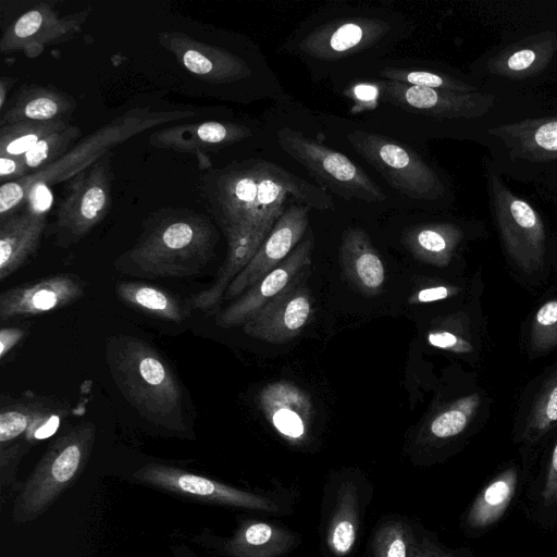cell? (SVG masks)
<instances>
[{
  "instance_id": "obj_6",
  "label": "cell",
  "mask_w": 557,
  "mask_h": 557,
  "mask_svg": "<svg viewBox=\"0 0 557 557\" xmlns=\"http://www.w3.org/2000/svg\"><path fill=\"white\" fill-rule=\"evenodd\" d=\"M96 437L91 422L75 425L50 444L16 494L12 520L28 523L40 517L83 471Z\"/></svg>"
},
{
  "instance_id": "obj_24",
  "label": "cell",
  "mask_w": 557,
  "mask_h": 557,
  "mask_svg": "<svg viewBox=\"0 0 557 557\" xmlns=\"http://www.w3.org/2000/svg\"><path fill=\"white\" fill-rule=\"evenodd\" d=\"M339 260L347 280L367 296L379 295L385 283V269L369 235L359 227L347 228L342 236Z\"/></svg>"
},
{
  "instance_id": "obj_19",
  "label": "cell",
  "mask_w": 557,
  "mask_h": 557,
  "mask_svg": "<svg viewBox=\"0 0 557 557\" xmlns=\"http://www.w3.org/2000/svg\"><path fill=\"white\" fill-rule=\"evenodd\" d=\"M85 282L69 273L24 283L2 292L0 318L8 321L63 308L84 295Z\"/></svg>"
},
{
  "instance_id": "obj_12",
  "label": "cell",
  "mask_w": 557,
  "mask_h": 557,
  "mask_svg": "<svg viewBox=\"0 0 557 557\" xmlns=\"http://www.w3.org/2000/svg\"><path fill=\"white\" fill-rule=\"evenodd\" d=\"M372 497V483L361 474H336L324 484L319 525L321 557L351 554Z\"/></svg>"
},
{
  "instance_id": "obj_4",
  "label": "cell",
  "mask_w": 557,
  "mask_h": 557,
  "mask_svg": "<svg viewBox=\"0 0 557 557\" xmlns=\"http://www.w3.org/2000/svg\"><path fill=\"white\" fill-rule=\"evenodd\" d=\"M193 115L194 111H151L150 108L138 107L127 111L90 134L53 164L3 183L0 187V220L13 214L27 200L33 188L69 181L107 154L109 148L156 125Z\"/></svg>"
},
{
  "instance_id": "obj_9",
  "label": "cell",
  "mask_w": 557,
  "mask_h": 557,
  "mask_svg": "<svg viewBox=\"0 0 557 557\" xmlns=\"http://www.w3.org/2000/svg\"><path fill=\"white\" fill-rule=\"evenodd\" d=\"M352 148L398 193L418 200L438 201L451 195L443 177L411 148L375 133L347 135Z\"/></svg>"
},
{
  "instance_id": "obj_17",
  "label": "cell",
  "mask_w": 557,
  "mask_h": 557,
  "mask_svg": "<svg viewBox=\"0 0 557 557\" xmlns=\"http://www.w3.org/2000/svg\"><path fill=\"white\" fill-rule=\"evenodd\" d=\"M313 236L310 234L273 270L262 276L242 296L216 315L225 329L244 325L267 304L286 289L311 264Z\"/></svg>"
},
{
  "instance_id": "obj_1",
  "label": "cell",
  "mask_w": 557,
  "mask_h": 557,
  "mask_svg": "<svg viewBox=\"0 0 557 557\" xmlns=\"http://www.w3.org/2000/svg\"><path fill=\"white\" fill-rule=\"evenodd\" d=\"M210 210L227 239L226 258L209 292L222 297L263 244L290 197L319 210L333 208L322 188L280 165L259 159L234 161L201 178Z\"/></svg>"
},
{
  "instance_id": "obj_28",
  "label": "cell",
  "mask_w": 557,
  "mask_h": 557,
  "mask_svg": "<svg viewBox=\"0 0 557 557\" xmlns=\"http://www.w3.org/2000/svg\"><path fill=\"white\" fill-rule=\"evenodd\" d=\"M518 483V473L509 468L493 478L475 497L466 516V525L473 531L496 523L511 503Z\"/></svg>"
},
{
  "instance_id": "obj_43",
  "label": "cell",
  "mask_w": 557,
  "mask_h": 557,
  "mask_svg": "<svg viewBox=\"0 0 557 557\" xmlns=\"http://www.w3.org/2000/svg\"><path fill=\"white\" fill-rule=\"evenodd\" d=\"M30 174L23 157H0L1 183L20 180Z\"/></svg>"
},
{
  "instance_id": "obj_40",
  "label": "cell",
  "mask_w": 557,
  "mask_h": 557,
  "mask_svg": "<svg viewBox=\"0 0 557 557\" xmlns=\"http://www.w3.org/2000/svg\"><path fill=\"white\" fill-rule=\"evenodd\" d=\"M430 345L451 352H470L471 344L448 331H432L428 335Z\"/></svg>"
},
{
  "instance_id": "obj_46",
  "label": "cell",
  "mask_w": 557,
  "mask_h": 557,
  "mask_svg": "<svg viewBox=\"0 0 557 557\" xmlns=\"http://www.w3.org/2000/svg\"><path fill=\"white\" fill-rule=\"evenodd\" d=\"M24 335L25 331L22 329L3 327L0 331V358L3 359Z\"/></svg>"
},
{
  "instance_id": "obj_27",
  "label": "cell",
  "mask_w": 557,
  "mask_h": 557,
  "mask_svg": "<svg viewBox=\"0 0 557 557\" xmlns=\"http://www.w3.org/2000/svg\"><path fill=\"white\" fill-rule=\"evenodd\" d=\"M465 236V227L457 222H429L409 227L403 235V244L417 260L444 268Z\"/></svg>"
},
{
  "instance_id": "obj_22",
  "label": "cell",
  "mask_w": 557,
  "mask_h": 557,
  "mask_svg": "<svg viewBox=\"0 0 557 557\" xmlns=\"http://www.w3.org/2000/svg\"><path fill=\"white\" fill-rule=\"evenodd\" d=\"M251 136V131L231 122L206 121L180 124L154 132L149 144L158 149L195 153L208 161L207 152L240 141Z\"/></svg>"
},
{
  "instance_id": "obj_18",
  "label": "cell",
  "mask_w": 557,
  "mask_h": 557,
  "mask_svg": "<svg viewBox=\"0 0 557 557\" xmlns=\"http://www.w3.org/2000/svg\"><path fill=\"white\" fill-rule=\"evenodd\" d=\"M159 44L199 79L211 84L233 83L251 75L247 62L236 54L194 39L182 32H161Z\"/></svg>"
},
{
  "instance_id": "obj_45",
  "label": "cell",
  "mask_w": 557,
  "mask_h": 557,
  "mask_svg": "<svg viewBox=\"0 0 557 557\" xmlns=\"http://www.w3.org/2000/svg\"><path fill=\"white\" fill-rule=\"evenodd\" d=\"M457 288L451 286H433L419 290L409 298L410 304L431 302L446 299L457 294Z\"/></svg>"
},
{
  "instance_id": "obj_36",
  "label": "cell",
  "mask_w": 557,
  "mask_h": 557,
  "mask_svg": "<svg viewBox=\"0 0 557 557\" xmlns=\"http://www.w3.org/2000/svg\"><path fill=\"white\" fill-rule=\"evenodd\" d=\"M79 136V127L69 125L65 129L54 132L39 140L23 156V159L29 170L45 169L66 154L70 145Z\"/></svg>"
},
{
  "instance_id": "obj_41",
  "label": "cell",
  "mask_w": 557,
  "mask_h": 557,
  "mask_svg": "<svg viewBox=\"0 0 557 557\" xmlns=\"http://www.w3.org/2000/svg\"><path fill=\"white\" fill-rule=\"evenodd\" d=\"M347 95L357 104V111L372 109L377 104L381 87L379 84L360 83L352 86Z\"/></svg>"
},
{
  "instance_id": "obj_31",
  "label": "cell",
  "mask_w": 557,
  "mask_h": 557,
  "mask_svg": "<svg viewBox=\"0 0 557 557\" xmlns=\"http://www.w3.org/2000/svg\"><path fill=\"white\" fill-rule=\"evenodd\" d=\"M60 418L52 412L27 406L9 407L0 413V443L4 444L26 434L28 441L50 436L59 425Z\"/></svg>"
},
{
  "instance_id": "obj_42",
  "label": "cell",
  "mask_w": 557,
  "mask_h": 557,
  "mask_svg": "<svg viewBox=\"0 0 557 557\" xmlns=\"http://www.w3.org/2000/svg\"><path fill=\"white\" fill-rule=\"evenodd\" d=\"M532 186L542 198L557 203V161L548 166Z\"/></svg>"
},
{
  "instance_id": "obj_23",
  "label": "cell",
  "mask_w": 557,
  "mask_h": 557,
  "mask_svg": "<svg viewBox=\"0 0 557 557\" xmlns=\"http://www.w3.org/2000/svg\"><path fill=\"white\" fill-rule=\"evenodd\" d=\"M300 543V534L284 525L247 519L224 541L223 550L230 557H284Z\"/></svg>"
},
{
  "instance_id": "obj_25",
  "label": "cell",
  "mask_w": 557,
  "mask_h": 557,
  "mask_svg": "<svg viewBox=\"0 0 557 557\" xmlns=\"http://www.w3.org/2000/svg\"><path fill=\"white\" fill-rule=\"evenodd\" d=\"M46 225V215L33 209L0 220V281L20 269L35 252Z\"/></svg>"
},
{
  "instance_id": "obj_16",
  "label": "cell",
  "mask_w": 557,
  "mask_h": 557,
  "mask_svg": "<svg viewBox=\"0 0 557 557\" xmlns=\"http://www.w3.org/2000/svg\"><path fill=\"white\" fill-rule=\"evenodd\" d=\"M310 209L298 202L285 209L253 258L231 283L224 300L245 293L289 256L308 228Z\"/></svg>"
},
{
  "instance_id": "obj_39",
  "label": "cell",
  "mask_w": 557,
  "mask_h": 557,
  "mask_svg": "<svg viewBox=\"0 0 557 557\" xmlns=\"http://www.w3.org/2000/svg\"><path fill=\"white\" fill-rule=\"evenodd\" d=\"M410 557H473L467 548H449L421 524Z\"/></svg>"
},
{
  "instance_id": "obj_33",
  "label": "cell",
  "mask_w": 557,
  "mask_h": 557,
  "mask_svg": "<svg viewBox=\"0 0 557 557\" xmlns=\"http://www.w3.org/2000/svg\"><path fill=\"white\" fill-rule=\"evenodd\" d=\"M497 16L503 34L537 28L557 29V1H521L502 3Z\"/></svg>"
},
{
  "instance_id": "obj_32",
  "label": "cell",
  "mask_w": 557,
  "mask_h": 557,
  "mask_svg": "<svg viewBox=\"0 0 557 557\" xmlns=\"http://www.w3.org/2000/svg\"><path fill=\"white\" fill-rule=\"evenodd\" d=\"M380 75L385 81L432 89L478 91L490 87V85L482 83L471 74L446 72L443 70L385 67L381 71Z\"/></svg>"
},
{
  "instance_id": "obj_20",
  "label": "cell",
  "mask_w": 557,
  "mask_h": 557,
  "mask_svg": "<svg viewBox=\"0 0 557 557\" xmlns=\"http://www.w3.org/2000/svg\"><path fill=\"white\" fill-rule=\"evenodd\" d=\"M389 25L373 17H351L325 23L300 42V50L319 60H335L362 51L377 42Z\"/></svg>"
},
{
  "instance_id": "obj_44",
  "label": "cell",
  "mask_w": 557,
  "mask_h": 557,
  "mask_svg": "<svg viewBox=\"0 0 557 557\" xmlns=\"http://www.w3.org/2000/svg\"><path fill=\"white\" fill-rule=\"evenodd\" d=\"M542 498L546 506H557V442L553 448Z\"/></svg>"
},
{
  "instance_id": "obj_15",
  "label": "cell",
  "mask_w": 557,
  "mask_h": 557,
  "mask_svg": "<svg viewBox=\"0 0 557 557\" xmlns=\"http://www.w3.org/2000/svg\"><path fill=\"white\" fill-rule=\"evenodd\" d=\"M307 271L243 325L250 337L285 343L300 334L313 312V298L306 284Z\"/></svg>"
},
{
  "instance_id": "obj_35",
  "label": "cell",
  "mask_w": 557,
  "mask_h": 557,
  "mask_svg": "<svg viewBox=\"0 0 557 557\" xmlns=\"http://www.w3.org/2000/svg\"><path fill=\"white\" fill-rule=\"evenodd\" d=\"M480 406V396L471 394L453 401L429 424L428 433L432 440H447L461 434Z\"/></svg>"
},
{
  "instance_id": "obj_14",
  "label": "cell",
  "mask_w": 557,
  "mask_h": 557,
  "mask_svg": "<svg viewBox=\"0 0 557 557\" xmlns=\"http://www.w3.org/2000/svg\"><path fill=\"white\" fill-rule=\"evenodd\" d=\"M89 14L90 9L59 14L52 2H40L7 27L0 39V51L23 52L28 58H36L46 47L65 42L77 35Z\"/></svg>"
},
{
  "instance_id": "obj_29",
  "label": "cell",
  "mask_w": 557,
  "mask_h": 557,
  "mask_svg": "<svg viewBox=\"0 0 557 557\" xmlns=\"http://www.w3.org/2000/svg\"><path fill=\"white\" fill-rule=\"evenodd\" d=\"M420 523L399 515L377 521L368 542L367 557H410Z\"/></svg>"
},
{
  "instance_id": "obj_7",
  "label": "cell",
  "mask_w": 557,
  "mask_h": 557,
  "mask_svg": "<svg viewBox=\"0 0 557 557\" xmlns=\"http://www.w3.org/2000/svg\"><path fill=\"white\" fill-rule=\"evenodd\" d=\"M480 144L502 176L532 185L557 161V109L490 128Z\"/></svg>"
},
{
  "instance_id": "obj_37",
  "label": "cell",
  "mask_w": 557,
  "mask_h": 557,
  "mask_svg": "<svg viewBox=\"0 0 557 557\" xmlns=\"http://www.w3.org/2000/svg\"><path fill=\"white\" fill-rule=\"evenodd\" d=\"M557 423V374L544 385L525 421L523 438L536 441Z\"/></svg>"
},
{
  "instance_id": "obj_21",
  "label": "cell",
  "mask_w": 557,
  "mask_h": 557,
  "mask_svg": "<svg viewBox=\"0 0 557 557\" xmlns=\"http://www.w3.org/2000/svg\"><path fill=\"white\" fill-rule=\"evenodd\" d=\"M258 399L264 417L284 438L292 444L308 438L313 408L302 389L286 381L273 382L261 389Z\"/></svg>"
},
{
  "instance_id": "obj_2",
  "label": "cell",
  "mask_w": 557,
  "mask_h": 557,
  "mask_svg": "<svg viewBox=\"0 0 557 557\" xmlns=\"http://www.w3.org/2000/svg\"><path fill=\"white\" fill-rule=\"evenodd\" d=\"M211 220L188 209L162 208L150 214L117 269L143 277H183L200 273L218 243Z\"/></svg>"
},
{
  "instance_id": "obj_26",
  "label": "cell",
  "mask_w": 557,
  "mask_h": 557,
  "mask_svg": "<svg viewBox=\"0 0 557 557\" xmlns=\"http://www.w3.org/2000/svg\"><path fill=\"white\" fill-rule=\"evenodd\" d=\"M76 101L66 92L41 85H23L0 117V126L17 122L67 121Z\"/></svg>"
},
{
  "instance_id": "obj_13",
  "label": "cell",
  "mask_w": 557,
  "mask_h": 557,
  "mask_svg": "<svg viewBox=\"0 0 557 557\" xmlns=\"http://www.w3.org/2000/svg\"><path fill=\"white\" fill-rule=\"evenodd\" d=\"M110 157L108 152L67 181L54 222L60 243L82 239L106 218L112 201Z\"/></svg>"
},
{
  "instance_id": "obj_3",
  "label": "cell",
  "mask_w": 557,
  "mask_h": 557,
  "mask_svg": "<svg viewBox=\"0 0 557 557\" xmlns=\"http://www.w3.org/2000/svg\"><path fill=\"white\" fill-rule=\"evenodd\" d=\"M114 383L148 421L172 432L186 430L183 391L162 356L146 342L122 336L108 343Z\"/></svg>"
},
{
  "instance_id": "obj_8",
  "label": "cell",
  "mask_w": 557,
  "mask_h": 557,
  "mask_svg": "<svg viewBox=\"0 0 557 557\" xmlns=\"http://www.w3.org/2000/svg\"><path fill=\"white\" fill-rule=\"evenodd\" d=\"M484 178L490 211L505 252L525 273L540 272L547 250V230L542 214L530 200L507 185L486 158Z\"/></svg>"
},
{
  "instance_id": "obj_38",
  "label": "cell",
  "mask_w": 557,
  "mask_h": 557,
  "mask_svg": "<svg viewBox=\"0 0 557 557\" xmlns=\"http://www.w3.org/2000/svg\"><path fill=\"white\" fill-rule=\"evenodd\" d=\"M530 347L534 352H545L557 347V298L545 302L534 314Z\"/></svg>"
},
{
  "instance_id": "obj_5",
  "label": "cell",
  "mask_w": 557,
  "mask_h": 557,
  "mask_svg": "<svg viewBox=\"0 0 557 557\" xmlns=\"http://www.w3.org/2000/svg\"><path fill=\"white\" fill-rule=\"evenodd\" d=\"M470 74L490 86L539 91L557 77V29L503 34L470 64Z\"/></svg>"
},
{
  "instance_id": "obj_10",
  "label": "cell",
  "mask_w": 557,
  "mask_h": 557,
  "mask_svg": "<svg viewBox=\"0 0 557 557\" xmlns=\"http://www.w3.org/2000/svg\"><path fill=\"white\" fill-rule=\"evenodd\" d=\"M276 140L323 188L348 200L380 202L385 199L382 188L345 154L289 127L281 128Z\"/></svg>"
},
{
  "instance_id": "obj_47",
  "label": "cell",
  "mask_w": 557,
  "mask_h": 557,
  "mask_svg": "<svg viewBox=\"0 0 557 557\" xmlns=\"http://www.w3.org/2000/svg\"><path fill=\"white\" fill-rule=\"evenodd\" d=\"M14 84V78L2 76L0 78V109L3 110L9 90Z\"/></svg>"
},
{
  "instance_id": "obj_34",
  "label": "cell",
  "mask_w": 557,
  "mask_h": 557,
  "mask_svg": "<svg viewBox=\"0 0 557 557\" xmlns=\"http://www.w3.org/2000/svg\"><path fill=\"white\" fill-rule=\"evenodd\" d=\"M67 121L17 122L0 126V157H23L46 136L65 129Z\"/></svg>"
},
{
  "instance_id": "obj_30",
  "label": "cell",
  "mask_w": 557,
  "mask_h": 557,
  "mask_svg": "<svg viewBox=\"0 0 557 557\" xmlns=\"http://www.w3.org/2000/svg\"><path fill=\"white\" fill-rule=\"evenodd\" d=\"M115 290L123 302L159 319L181 323L187 317L178 299L157 286L140 282H119Z\"/></svg>"
},
{
  "instance_id": "obj_11",
  "label": "cell",
  "mask_w": 557,
  "mask_h": 557,
  "mask_svg": "<svg viewBox=\"0 0 557 557\" xmlns=\"http://www.w3.org/2000/svg\"><path fill=\"white\" fill-rule=\"evenodd\" d=\"M133 478L156 488L213 505L277 516L293 511L290 494L276 491L268 494L251 493L165 465H145L134 472Z\"/></svg>"
}]
</instances>
